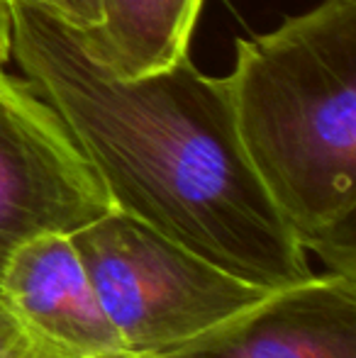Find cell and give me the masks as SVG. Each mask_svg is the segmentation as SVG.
<instances>
[{
  "label": "cell",
  "mask_w": 356,
  "mask_h": 358,
  "mask_svg": "<svg viewBox=\"0 0 356 358\" xmlns=\"http://www.w3.org/2000/svg\"><path fill=\"white\" fill-rule=\"evenodd\" d=\"M13 59L57 110L113 210L266 290L315 273L244 154L225 80L188 54L120 76L83 32L13 0Z\"/></svg>",
  "instance_id": "cell-1"
},
{
  "label": "cell",
  "mask_w": 356,
  "mask_h": 358,
  "mask_svg": "<svg viewBox=\"0 0 356 358\" xmlns=\"http://www.w3.org/2000/svg\"><path fill=\"white\" fill-rule=\"evenodd\" d=\"M234 129L305 251L356 278V0H322L234 44Z\"/></svg>",
  "instance_id": "cell-2"
},
{
  "label": "cell",
  "mask_w": 356,
  "mask_h": 358,
  "mask_svg": "<svg viewBox=\"0 0 356 358\" xmlns=\"http://www.w3.org/2000/svg\"><path fill=\"white\" fill-rule=\"evenodd\" d=\"M110 324L134 358H164L252 310L271 290L108 210L71 234Z\"/></svg>",
  "instance_id": "cell-3"
},
{
  "label": "cell",
  "mask_w": 356,
  "mask_h": 358,
  "mask_svg": "<svg viewBox=\"0 0 356 358\" xmlns=\"http://www.w3.org/2000/svg\"><path fill=\"white\" fill-rule=\"evenodd\" d=\"M113 210L57 110L0 69V271L24 241L73 234Z\"/></svg>",
  "instance_id": "cell-4"
},
{
  "label": "cell",
  "mask_w": 356,
  "mask_h": 358,
  "mask_svg": "<svg viewBox=\"0 0 356 358\" xmlns=\"http://www.w3.org/2000/svg\"><path fill=\"white\" fill-rule=\"evenodd\" d=\"M164 358H356V278L313 273Z\"/></svg>",
  "instance_id": "cell-5"
},
{
  "label": "cell",
  "mask_w": 356,
  "mask_h": 358,
  "mask_svg": "<svg viewBox=\"0 0 356 358\" xmlns=\"http://www.w3.org/2000/svg\"><path fill=\"white\" fill-rule=\"evenodd\" d=\"M0 300L32 331L76 358H134L100 305L71 234H42L0 271Z\"/></svg>",
  "instance_id": "cell-6"
},
{
  "label": "cell",
  "mask_w": 356,
  "mask_h": 358,
  "mask_svg": "<svg viewBox=\"0 0 356 358\" xmlns=\"http://www.w3.org/2000/svg\"><path fill=\"white\" fill-rule=\"evenodd\" d=\"M205 0H105V20L88 49L120 76L169 66L188 54Z\"/></svg>",
  "instance_id": "cell-7"
},
{
  "label": "cell",
  "mask_w": 356,
  "mask_h": 358,
  "mask_svg": "<svg viewBox=\"0 0 356 358\" xmlns=\"http://www.w3.org/2000/svg\"><path fill=\"white\" fill-rule=\"evenodd\" d=\"M0 358H76L32 331L0 300Z\"/></svg>",
  "instance_id": "cell-8"
},
{
  "label": "cell",
  "mask_w": 356,
  "mask_h": 358,
  "mask_svg": "<svg viewBox=\"0 0 356 358\" xmlns=\"http://www.w3.org/2000/svg\"><path fill=\"white\" fill-rule=\"evenodd\" d=\"M54 15L78 32L93 34L105 20V0H22Z\"/></svg>",
  "instance_id": "cell-9"
},
{
  "label": "cell",
  "mask_w": 356,
  "mask_h": 358,
  "mask_svg": "<svg viewBox=\"0 0 356 358\" xmlns=\"http://www.w3.org/2000/svg\"><path fill=\"white\" fill-rule=\"evenodd\" d=\"M13 62V0H0V69Z\"/></svg>",
  "instance_id": "cell-10"
}]
</instances>
